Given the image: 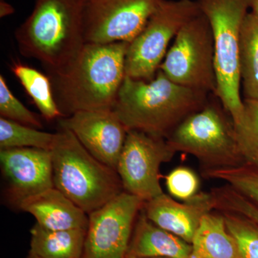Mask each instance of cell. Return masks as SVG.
Returning a JSON list of instances; mask_svg holds the SVG:
<instances>
[{
    "label": "cell",
    "instance_id": "cell-1",
    "mask_svg": "<svg viewBox=\"0 0 258 258\" xmlns=\"http://www.w3.org/2000/svg\"><path fill=\"white\" fill-rule=\"evenodd\" d=\"M128 44L86 43L67 69L48 75L64 117L78 111L113 109L125 77Z\"/></svg>",
    "mask_w": 258,
    "mask_h": 258
},
{
    "label": "cell",
    "instance_id": "cell-2",
    "mask_svg": "<svg viewBox=\"0 0 258 258\" xmlns=\"http://www.w3.org/2000/svg\"><path fill=\"white\" fill-rule=\"evenodd\" d=\"M210 95L176 84L159 70L150 81L125 76L113 110L128 131L167 139L181 122L207 104Z\"/></svg>",
    "mask_w": 258,
    "mask_h": 258
},
{
    "label": "cell",
    "instance_id": "cell-3",
    "mask_svg": "<svg viewBox=\"0 0 258 258\" xmlns=\"http://www.w3.org/2000/svg\"><path fill=\"white\" fill-rule=\"evenodd\" d=\"M88 0H35L31 14L15 32L20 53L38 60L48 75L71 66L86 45Z\"/></svg>",
    "mask_w": 258,
    "mask_h": 258
},
{
    "label": "cell",
    "instance_id": "cell-4",
    "mask_svg": "<svg viewBox=\"0 0 258 258\" xmlns=\"http://www.w3.org/2000/svg\"><path fill=\"white\" fill-rule=\"evenodd\" d=\"M54 187L89 215L124 191L117 171L93 157L69 129L56 132Z\"/></svg>",
    "mask_w": 258,
    "mask_h": 258
},
{
    "label": "cell",
    "instance_id": "cell-5",
    "mask_svg": "<svg viewBox=\"0 0 258 258\" xmlns=\"http://www.w3.org/2000/svg\"><path fill=\"white\" fill-rule=\"evenodd\" d=\"M211 27L217 78L215 95L233 123L242 116L244 101L240 94L241 30L249 13L247 0H196Z\"/></svg>",
    "mask_w": 258,
    "mask_h": 258
},
{
    "label": "cell",
    "instance_id": "cell-6",
    "mask_svg": "<svg viewBox=\"0 0 258 258\" xmlns=\"http://www.w3.org/2000/svg\"><path fill=\"white\" fill-rule=\"evenodd\" d=\"M166 140L176 153L196 157L205 169L244 164L233 121L214 93L202 109L181 122Z\"/></svg>",
    "mask_w": 258,
    "mask_h": 258
},
{
    "label": "cell",
    "instance_id": "cell-7",
    "mask_svg": "<svg viewBox=\"0 0 258 258\" xmlns=\"http://www.w3.org/2000/svg\"><path fill=\"white\" fill-rule=\"evenodd\" d=\"M200 13L196 0H162L143 30L129 42L125 76L144 81L154 79L171 40L185 24Z\"/></svg>",
    "mask_w": 258,
    "mask_h": 258
},
{
    "label": "cell",
    "instance_id": "cell-8",
    "mask_svg": "<svg viewBox=\"0 0 258 258\" xmlns=\"http://www.w3.org/2000/svg\"><path fill=\"white\" fill-rule=\"evenodd\" d=\"M174 40L159 70L176 84L215 94V48L208 18L197 15Z\"/></svg>",
    "mask_w": 258,
    "mask_h": 258
},
{
    "label": "cell",
    "instance_id": "cell-9",
    "mask_svg": "<svg viewBox=\"0 0 258 258\" xmlns=\"http://www.w3.org/2000/svg\"><path fill=\"white\" fill-rule=\"evenodd\" d=\"M175 154L165 139L128 131L116 168L124 191L144 203L164 194L160 166Z\"/></svg>",
    "mask_w": 258,
    "mask_h": 258
},
{
    "label": "cell",
    "instance_id": "cell-10",
    "mask_svg": "<svg viewBox=\"0 0 258 258\" xmlns=\"http://www.w3.org/2000/svg\"><path fill=\"white\" fill-rule=\"evenodd\" d=\"M144 203L123 191L90 213L81 258H125Z\"/></svg>",
    "mask_w": 258,
    "mask_h": 258
},
{
    "label": "cell",
    "instance_id": "cell-11",
    "mask_svg": "<svg viewBox=\"0 0 258 258\" xmlns=\"http://www.w3.org/2000/svg\"><path fill=\"white\" fill-rule=\"evenodd\" d=\"M162 0H88L86 43L131 42L143 30Z\"/></svg>",
    "mask_w": 258,
    "mask_h": 258
},
{
    "label": "cell",
    "instance_id": "cell-12",
    "mask_svg": "<svg viewBox=\"0 0 258 258\" xmlns=\"http://www.w3.org/2000/svg\"><path fill=\"white\" fill-rule=\"evenodd\" d=\"M93 157L116 171L128 129L113 110L82 111L59 119Z\"/></svg>",
    "mask_w": 258,
    "mask_h": 258
},
{
    "label": "cell",
    "instance_id": "cell-13",
    "mask_svg": "<svg viewBox=\"0 0 258 258\" xmlns=\"http://www.w3.org/2000/svg\"><path fill=\"white\" fill-rule=\"evenodd\" d=\"M0 163L10 203L19 208L29 198L54 187L50 151L35 148L0 150Z\"/></svg>",
    "mask_w": 258,
    "mask_h": 258
},
{
    "label": "cell",
    "instance_id": "cell-14",
    "mask_svg": "<svg viewBox=\"0 0 258 258\" xmlns=\"http://www.w3.org/2000/svg\"><path fill=\"white\" fill-rule=\"evenodd\" d=\"M215 210L211 192H199L179 203L162 194L144 203L146 217L154 225L191 244L203 217Z\"/></svg>",
    "mask_w": 258,
    "mask_h": 258
},
{
    "label": "cell",
    "instance_id": "cell-15",
    "mask_svg": "<svg viewBox=\"0 0 258 258\" xmlns=\"http://www.w3.org/2000/svg\"><path fill=\"white\" fill-rule=\"evenodd\" d=\"M19 209L47 230H87L88 215L55 187L24 200Z\"/></svg>",
    "mask_w": 258,
    "mask_h": 258
},
{
    "label": "cell",
    "instance_id": "cell-16",
    "mask_svg": "<svg viewBox=\"0 0 258 258\" xmlns=\"http://www.w3.org/2000/svg\"><path fill=\"white\" fill-rule=\"evenodd\" d=\"M142 212L134 226L125 257L190 258L191 244L154 225Z\"/></svg>",
    "mask_w": 258,
    "mask_h": 258
},
{
    "label": "cell",
    "instance_id": "cell-17",
    "mask_svg": "<svg viewBox=\"0 0 258 258\" xmlns=\"http://www.w3.org/2000/svg\"><path fill=\"white\" fill-rule=\"evenodd\" d=\"M191 244L190 258H238L237 244L222 213L211 212L203 217Z\"/></svg>",
    "mask_w": 258,
    "mask_h": 258
},
{
    "label": "cell",
    "instance_id": "cell-18",
    "mask_svg": "<svg viewBox=\"0 0 258 258\" xmlns=\"http://www.w3.org/2000/svg\"><path fill=\"white\" fill-rule=\"evenodd\" d=\"M86 231L47 230L36 223L30 230L28 254L35 258H81Z\"/></svg>",
    "mask_w": 258,
    "mask_h": 258
},
{
    "label": "cell",
    "instance_id": "cell-19",
    "mask_svg": "<svg viewBox=\"0 0 258 258\" xmlns=\"http://www.w3.org/2000/svg\"><path fill=\"white\" fill-rule=\"evenodd\" d=\"M239 58L244 100L258 101V18L252 12L242 25Z\"/></svg>",
    "mask_w": 258,
    "mask_h": 258
},
{
    "label": "cell",
    "instance_id": "cell-20",
    "mask_svg": "<svg viewBox=\"0 0 258 258\" xmlns=\"http://www.w3.org/2000/svg\"><path fill=\"white\" fill-rule=\"evenodd\" d=\"M11 70L45 120L60 119L64 117L56 103L48 76L19 62H14Z\"/></svg>",
    "mask_w": 258,
    "mask_h": 258
},
{
    "label": "cell",
    "instance_id": "cell-21",
    "mask_svg": "<svg viewBox=\"0 0 258 258\" xmlns=\"http://www.w3.org/2000/svg\"><path fill=\"white\" fill-rule=\"evenodd\" d=\"M55 138L56 133L41 132L3 117L0 118V150L35 148L50 152Z\"/></svg>",
    "mask_w": 258,
    "mask_h": 258
},
{
    "label": "cell",
    "instance_id": "cell-22",
    "mask_svg": "<svg viewBox=\"0 0 258 258\" xmlns=\"http://www.w3.org/2000/svg\"><path fill=\"white\" fill-rule=\"evenodd\" d=\"M243 101V113L233 123L236 140L244 164L258 169V101Z\"/></svg>",
    "mask_w": 258,
    "mask_h": 258
},
{
    "label": "cell",
    "instance_id": "cell-23",
    "mask_svg": "<svg viewBox=\"0 0 258 258\" xmlns=\"http://www.w3.org/2000/svg\"><path fill=\"white\" fill-rule=\"evenodd\" d=\"M204 176L220 180L258 207V169L247 164L204 169Z\"/></svg>",
    "mask_w": 258,
    "mask_h": 258
},
{
    "label": "cell",
    "instance_id": "cell-24",
    "mask_svg": "<svg viewBox=\"0 0 258 258\" xmlns=\"http://www.w3.org/2000/svg\"><path fill=\"white\" fill-rule=\"evenodd\" d=\"M227 230L235 240L238 258H258V225L234 212L220 211Z\"/></svg>",
    "mask_w": 258,
    "mask_h": 258
},
{
    "label": "cell",
    "instance_id": "cell-25",
    "mask_svg": "<svg viewBox=\"0 0 258 258\" xmlns=\"http://www.w3.org/2000/svg\"><path fill=\"white\" fill-rule=\"evenodd\" d=\"M0 115L32 128H42L38 115L30 111L13 95L3 75L0 76Z\"/></svg>",
    "mask_w": 258,
    "mask_h": 258
},
{
    "label": "cell",
    "instance_id": "cell-26",
    "mask_svg": "<svg viewBox=\"0 0 258 258\" xmlns=\"http://www.w3.org/2000/svg\"><path fill=\"white\" fill-rule=\"evenodd\" d=\"M211 194L215 200V210L239 214L258 225V207L233 188L226 184L212 190Z\"/></svg>",
    "mask_w": 258,
    "mask_h": 258
},
{
    "label": "cell",
    "instance_id": "cell-27",
    "mask_svg": "<svg viewBox=\"0 0 258 258\" xmlns=\"http://www.w3.org/2000/svg\"><path fill=\"white\" fill-rule=\"evenodd\" d=\"M166 185L171 196L186 201L199 193L200 180L189 168L179 166L166 176Z\"/></svg>",
    "mask_w": 258,
    "mask_h": 258
},
{
    "label": "cell",
    "instance_id": "cell-28",
    "mask_svg": "<svg viewBox=\"0 0 258 258\" xmlns=\"http://www.w3.org/2000/svg\"><path fill=\"white\" fill-rule=\"evenodd\" d=\"M13 13H14V8H13V6L9 3H6L4 0H1V3H0V16L1 18L13 14Z\"/></svg>",
    "mask_w": 258,
    "mask_h": 258
},
{
    "label": "cell",
    "instance_id": "cell-29",
    "mask_svg": "<svg viewBox=\"0 0 258 258\" xmlns=\"http://www.w3.org/2000/svg\"><path fill=\"white\" fill-rule=\"evenodd\" d=\"M248 1L249 9L252 10V13L258 18V0H247Z\"/></svg>",
    "mask_w": 258,
    "mask_h": 258
},
{
    "label": "cell",
    "instance_id": "cell-30",
    "mask_svg": "<svg viewBox=\"0 0 258 258\" xmlns=\"http://www.w3.org/2000/svg\"><path fill=\"white\" fill-rule=\"evenodd\" d=\"M25 258H35V257H32V256L30 255V254H28V255L27 256V257Z\"/></svg>",
    "mask_w": 258,
    "mask_h": 258
},
{
    "label": "cell",
    "instance_id": "cell-31",
    "mask_svg": "<svg viewBox=\"0 0 258 258\" xmlns=\"http://www.w3.org/2000/svg\"><path fill=\"white\" fill-rule=\"evenodd\" d=\"M125 258H131V257H125ZM147 258H166V257H147Z\"/></svg>",
    "mask_w": 258,
    "mask_h": 258
}]
</instances>
